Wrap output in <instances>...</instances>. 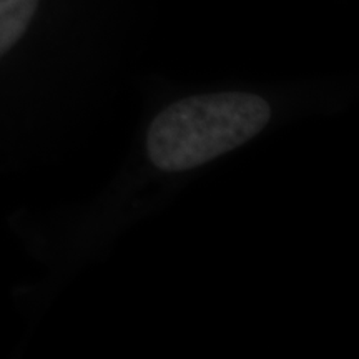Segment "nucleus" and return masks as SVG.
<instances>
[{"label": "nucleus", "mask_w": 359, "mask_h": 359, "mask_svg": "<svg viewBox=\"0 0 359 359\" xmlns=\"http://www.w3.org/2000/svg\"><path fill=\"white\" fill-rule=\"evenodd\" d=\"M266 100L241 92L178 100L151 122L147 154L161 172H187L235 150L266 127Z\"/></svg>", "instance_id": "nucleus-1"}, {"label": "nucleus", "mask_w": 359, "mask_h": 359, "mask_svg": "<svg viewBox=\"0 0 359 359\" xmlns=\"http://www.w3.org/2000/svg\"><path fill=\"white\" fill-rule=\"evenodd\" d=\"M40 0H0V58L24 37Z\"/></svg>", "instance_id": "nucleus-2"}]
</instances>
